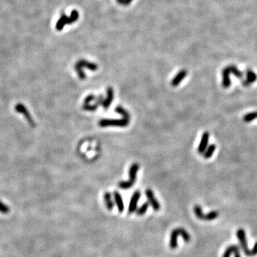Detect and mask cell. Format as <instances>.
<instances>
[{
  "mask_svg": "<svg viewBox=\"0 0 257 257\" xmlns=\"http://www.w3.org/2000/svg\"><path fill=\"white\" fill-rule=\"evenodd\" d=\"M236 236H237L238 239L239 241L241 247L243 249L244 253L246 256L249 257H252L257 255V242H256L255 244H254V248L251 250H249L248 249L246 232L243 228H239V229L236 231Z\"/></svg>",
  "mask_w": 257,
  "mask_h": 257,
  "instance_id": "6da1fadb",
  "label": "cell"
},
{
  "mask_svg": "<svg viewBox=\"0 0 257 257\" xmlns=\"http://www.w3.org/2000/svg\"><path fill=\"white\" fill-rule=\"evenodd\" d=\"M179 236H181L184 239L185 242L188 243L191 240V236L184 228H176L171 232L170 241H169V246L172 249H175L178 246V239Z\"/></svg>",
  "mask_w": 257,
  "mask_h": 257,
  "instance_id": "7a4b0ae2",
  "label": "cell"
},
{
  "mask_svg": "<svg viewBox=\"0 0 257 257\" xmlns=\"http://www.w3.org/2000/svg\"><path fill=\"white\" fill-rule=\"evenodd\" d=\"M139 169V165L137 163H134L131 165L129 168V171H128V176H129V179L128 181H120L118 184V186L122 189H128L131 187L134 186L135 184L136 179H137V175L138 173Z\"/></svg>",
  "mask_w": 257,
  "mask_h": 257,
  "instance_id": "3957f363",
  "label": "cell"
},
{
  "mask_svg": "<svg viewBox=\"0 0 257 257\" xmlns=\"http://www.w3.org/2000/svg\"><path fill=\"white\" fill-rule=\"evenodd\" d=\"M130 120L124 119H102L98 122L99 126L101 127H126L129 124Z\"/></svg>",
  "mask_w": 257,
  "mask_h": 257,
  "instance_id": "277c9868",
  "label": "cell"
},
{
  "mask_svg": "<svg viewBox=\"0 0 257 257\" xmlns=\"http://www.w3.org/2000/svg\"><path fill=\"white\" fill-rule=\"evenodd\" d=\"M194 212L196 217L200 220L204 221H212L217 218L219 216V213L217 211H212L207 214L203 213L202 208L199 205H195L194 207Z\"/></svg>",
  "mask_w": 257,
  "mask_h": 257,
  "instance_id": "5b68a950",
  "label": "cell"
},
{
  "mask_svg": "<svg viewBox=\"0 0 257 257\" xmlns=\"http://www.w3.org/2000/svg\"><path fill=\"white\" fill-rule=\"evenodd\" d=\"M146 198L148 199V202L149 203V204L151 206V207L153 208L154 210H155L157 212L161 208V205L159 204V202L157 201V199H156L155 196H154V194L153 191L150 189H147L146 190Z\"/></svg>",
  "mask_w": 257,
  "mask_h": 257,
  "instance_id": "8992f818",
  "label": "cell"
},
{
  "mask_svg": "<svg viewBox=\"0 0 257 257\" xmlns=\"http://www.w3.org/2000/svg\"><path fill=\"white\" fill-rule=\"evenodd\" d=\"M140 197H141V193L139 191H136L133 194L132 197L130 199L129 206H128V213L129 214H133V213L135 212L136 210L137 209V204H138L139 200L140 199Z\"/></svg>",
  "mask_w": 257,
  "mask_h": 257,
  "instance_id": "52a82bcc",
  "label": "cell"
},
{
  "mask_svg": "<svg viewBox=\"0 0 257 257\" xmlns=\"http://www.w3.org/2000/svg\"><path fill=\"white\" fill-rule=\"evenodd\" d=\"M114 89H113L112 87H109L107 89V97L106 98H104V102H103L102 105L104 110H107L110 107V106H111L113 100H114Z\"/></svg>",
  "mask_w": 257,
  "mask_h": 257,
  "instance_id": "ba28073f",
  "label": "cell"
},
{
  "mask_svg": "<svg viewBox=\"0 0 257 257\" xmlns=\"http://www.w3.org/2000/svg\"><path fill=\"white\" fill-rule=\"evenodd\" d=\"M209 133L208 132H205L202 136L201 141L198 146V153L200 154H203L208 147V144H209Z\"/></svg>",
  "mask_w": 257,
  "mask_h": 257,
  "instance_id": "9c48e42d",
  "label": "cell"
},
{
  "mask_svg": "<svg viewBox=\"0 0 257 257\" xmlns=\"http://www.w3.org/2000/svg\"><path fill=\"white\" fill-rule=\"evenodd\" d=\"M187 75V71L185 69H181L177 73L171 81V85L174 87H178L180 83L184 80Z\"/></svg>",
  "mask_w": 257,
  "mask_h": 257,
  "instance_id": "30bf717a",
  "label": "cell"
},
{
  "mask_svg": "<svg viewBox=\"0 0 257 257\" xmlns=\"http://www.w3.org/2000/svg\"><path fill=\"white\" fill-rule=\"evenodd\" d=\"M246 79H244L242 81V84L244 87H249L251 84L254 83L257 79V75L255 72L250 69H247L246 71Z\"/></svg>",
  "mask_w": 257,
  "mask_h": 257,
  "instance_id": "8fae6325",
  "label": "cell"
},
{
  "mask_svg": "<svg viewBox=\"0 0 257 257\" xmlns=\"http://www.w3.org/2000/svg\"><path fill=\"white\" fill-rule=\"evenodd\" d=\"M222 86L223 88L227 89L228 88L231 86V79H230V74L231 72L228 69V66L225 67L222 70Z\"/></svg>",
  "mask_w": 257,
  "mask_h": 257,
  "instance_id": "7c38bea8",
  "label": "cell"
},
{
  "mask_svg": "<svg viewBox=\"0 0 257 257\" xmlns=\"http://www.w3.org/2000/svg\"><path fill=\"white\" fill-rule=\"evenodd\" d=\"M114 194V201L116 204L117 206L118 210H119V213L123 212V211L124 209V202H123L122 197L121 196V194L117 191H115L113 193Z\"/></svg>",
  "mask_w": 257,
  "mask_h": 257,
  "instance_id": "4fadbf2b",
  "label": "cell"
},
{
  "mask_svg": "<svg viewBox=\"0 0 257 257\" xmlns=\"http://www.w3.org/2000/svg\"><path fill=\"white\" fill-rule=\"evenodd\" d=\"M76 64H79V65L81 66L82 68L86 67L87 69H88L89 70L92 71H95L98 69V65H97V64L93 63V62H90V61L84 60L79 61Z\"/></svg>",
  "mask_w": 257,
  "mask_h": 257,
  "instance_id": "5bb4252c",
  "label": "cell"
},
{
  "mask_svg": "<svg viewBox=\"0 0 257 257\" xmlns=\"http://www.w3.org/2000/svg\"><path fill=\"white\" fill-rule=\"evenodd\" d=\"M104 199L107 209L109 210H112L114 207V204L112 199V194L109 192H106L104 195Z\"/></svg>",
  "mask_w": 257,
  "mask_h": 257,
  "instance_id": "9a60e30c",
  "label": "cell"
},
{
  "mask_svg": "<svg viewBox=\"0 0 257 257\" xmlns=\"http://www.w3.org/2000/svg\"><path fill=\"white\" fill-rule=\"evenodd\" d=\"M216 148L217 147H216V145L214 144H211L208 146V147L207 148V149H206L204 152V154H203V156H204V158L208 159L212 157L216 150Z\"/></svg>",
  "mask_w": 257,
  "mask_h": 257,
  "instance_id": "2e32d148",
  "label": "cell"
},
{
  "mask_svg": "<svg viewBox=\"0 0 257 257\" xmlns=\"http://www.w3.org/2000/svg\"><path fill=\"white\" fill-rule=\"evenodd\" d=\"M115 112L118 113L122 116V118H124V119H129L130 120V114L127 110H126L124 107H122V106H117L115 108Z\"/></svg>",
  "mask_w": 257,
  "mask_h": 257,
  "instance_id": "e0dca14e",
  "label": "cell"
},
{
  "mask_svg": "<svg viewBox=\"0 0 257 257\" xmlns=\"http://www.w3.org/2000/svg\"><path fill=\"white\" fill-rule=\"evenodd\" d=\"M228 69H229L231 74H233V75H235L237 78L239 79H242L244 74L242 71H241L236 66L234 65H230L228 66Z\"/></svg>",
  "mask_w": 257,
  "mask_h": 257,
  "instance_id": "ac0fdd59",
  "label": "cell"
},
{
  "mask_svg": "<svg viewBox=\"0 0 257 257\" xmlns=\"http://www.w3.org/2000/svg\"><path fill=\"white\" fill-rule=\"evenodd\" d=\"M150 204L149 202H145L144 204H143L141 207L136 210V214L138 216H142L145 214L147 211L149 207Z\"/></svg>",
  "mask_w": 257,
  "mask_h": 257,
  "instance_id": "d6986e66",
  "label": "cell"
},
{
  "mask_svg": "<svg viewBox=\"0 0 257 257\" xmlns=\"http://www.w3.org/2000/svg\"><path fill=\"white\" fill-rule=\"evenodd\" d=\"M257 118V112H252L248 113L244 117V121L245 122H251Z\"/></svg>",
  "mask_w": 257,
  "mask_h": 257,
  "instance_id": "ffe728a7",
  "label": "cell"
},
{
  "mask_svg": "<svg viewBox=\"0 0 257 257\" xmlns=\"http://www.w3.org/2000/svg\"><path fill=\"white\" fill-rule=\"evenodd\" d=\"M74 69H75L76 71L77 72V74H78V76L79 78L81 79V80H84L87 78V76L85 73H84V71H83V69H82L81 66H80L79 65V64H76L75 66H74Z\"/></svg>",
  "mask_w": 257,
  "mask_h": 257,
  "instance_id": "44dd1931",
  "label": "cell"
},
{
  "mask_svg": "<svg viewBox=\"0 0 257 257\" xmlns=\"http://www.w3.org/2000/svg\"><path fill=\"white\" fill-rule=\"evenodd\" d=\"M82 108H83L84 110H86V111H89V112H94L98 109V107H97L94 104H83Z\"/></svg>",
  "mask_w": 257,
  "mask_h": 257,
  "instance_id": "7402d4cb",
  "label": "cell"
},
{
  "mask_svg": "<svg viewBox=\"0 0 257 257\" xmlns=\"http://www.w3.org/2000/svg\"><path fill=\"white\" fill-rule=\"evenodd\" d=\"M9 212V207L4 203L0 201V213L2 214H8Z\"/></svg>",
  "mask_w": 257,
  "mask_h": 257,
  "instance_id": "603a6c76",
  "label": "cell"
},
{
  "mask_svg": "<svg viewBox=\"0 0 257 257\" xmlns=\"http://www.w3.org/2000/svg\"><path fill=\"white\" fill-rule=\"evenodd\" d=\"M233 254V245L228 246L226 249L224 253L222 255V257H230L231 254Z\"/></svg>",
  "mask_w": 257,
  "mask_h": 257,
  "instance_id": "cb8c5ba5",
  "label": "cell"
},
{
  "mask_svg": "<svg viewBox=\"0 0 257 257\" xmlns=\"http://www.w3.org/2000/svg\"><path fill=\"white\" fill-rule=\"evenodd\" d=\"M95 99H96V97H95V95L94 94H89L87 96L85 99H84V104H89L90 103L95 101Z\"/></svg>",
  "mask_w": 257,
  "mask_h": 257,
  "instance_id": "d4e9b609",
  "label": "cell"
},
{
  "mask_svg": "<svg viewBox=\"0 0 257 257\" xmlns=\"http://www.w3.org/2000/svg\"><path fill=\"white\" fill-rule=\"evenodd\" d=\"M233 254H234V257H241L238 245H233Z\"/></svg>",
  "mask_w": 257,
  "mask_h": 257,
  "instance_id": "484cf974",
  "label": "cell"
}]
</instances>
